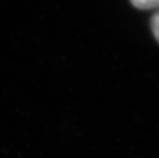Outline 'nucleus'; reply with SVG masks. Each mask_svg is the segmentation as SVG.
I'll list each match as a JSON object with an SVG mask.
<instances>
[{"label": "nucleus", "mask_w": 159, "mask_h": 158, "mask_svg": "<svg viewBox=\"0 0 159 158\" xmlns=\"http://www.w3.org/2000/svg\"><path fill=\"white\" fill-rule=\"evenodd\" d=\"M134 7L140 10H150L159 8V0H131Z\"/></svg>", "instance_id": "obj_1"}, {"label": "nucleus", "mask_w": 159, "mask_h": 158, "mask_svg": "<svg viewBox=\"0 0 159 158\" xmlns=\"http://www.w3.org/2000/svg\"><path fill=\"white\" fill-rule=\"evenodd\" d=\"M151 26H152V31L153 33L154 37L159 42V11H157L152 17Z\"/></svg>", "instance_id": "obj_2"}]
</instances>
